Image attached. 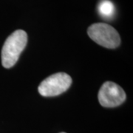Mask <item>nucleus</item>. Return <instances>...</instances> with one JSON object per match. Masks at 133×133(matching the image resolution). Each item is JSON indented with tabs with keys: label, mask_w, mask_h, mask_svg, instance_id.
Listing matches in <instances>:
<instances>
[{
	"label": "nucleus",
	"mask_w": 133,
	"mask_h": 133,
	"mask_svg": "<svg viewBox=\"0 0 133 133\" xmlns=\"http://www.w3.org/2000/svg\"><path fill=\"white\" fill-rule=\"evenodd\" d=\"M126 100L124 90L117 84L112 81H107L98 92L100 104L104 107H115L123 104Z\"/></svg>",
	"instance_id": "4"
},
{
	"label": "nucleus",
	"mask_w": 133,
	"mask_h": 133,
	"mask_svg": "<svg viewBox=\"0 0 133 133\" xmlns=\"http://www.w3.org/2000/svg\"><path fill=\"white\" fill-rule=\"evenodd\" d=\"M61 133H65V132H61Z\"/></svg>",
	"instance_id": "6"
},
{
	"label": "nucleus",
	"mask_w": 133,
	"mask_h": 133,
	"mask_svg": "<svg viewBox=\"0 0 133 133\" xmlns=\"http://www.w3.org/2000/svg\"><path fill=\"white\" fill-rule=\"evenodd\" d=\"M28 43V35L23 30H16L5 40L2 50V64L5 68L15 65Z\"/></svg>",
	"instance_id": "1"
},
{
	"label": "nucleus",
	"mask_w": 133,
	"mask_h": 133,
	"mask_svg": "<svg viewBox=\"0 0 133 133\" xmlns=\"http://www.w3.org/2000/svg\"><path fill=\"white\" fill-rule=\"evenodd\" d=\"M98 10L101 16L104 19H110L115 14L114 4L109 0H102L98 4Z\"/></svg>",
	"instance_id": "5"
},
{
	"label": "nucleus",
	"mask_w": 133,
	"mask_h": 133,
	"mask_svg": "<svg viewBox=\"0 0 133 133\" xmlns=\"http://www.w3.org/2000/svg\"><path fill=\"white\" fill-rule=\"evenodd\" d=\"M72 78L65 72H58L46 78L38 86V92L44 97L59 95L71 86Z\"/></svg>",
	"instance_id": "3"
},
{
	"label": "nucleus",
	"mask_w": 133,
	"mask_h": 133,
	"mask_svg": "<svg viewBox=\"0 0 133 133\" xmlns=\"http://www.w3.org/2000/svg\"><path fill=\"white\" fill-rule=\"evenodd\" d=\"M87 34L95 43L108 49L118 48L121 44V38L118 31L106 23L91 24L87 29Z\"/></svg>",
	"instance_id": "2"
}]
</instances>
